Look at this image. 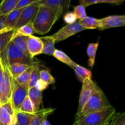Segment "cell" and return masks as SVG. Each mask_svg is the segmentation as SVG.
I'll use <instances>...</instances> for the list:
<instances>
[{"label": "cell", "mask_w": 125, "mask_h": 125, "mask_svg": "<svg viewBox=\"0 0 125 125\" xmlns=\"http://www.w3.org/2000/svg\"><path fill=\"white\" fill-rule=\"evenodd\" d=\"M3 65V74H2V92L5 103L10 102L13 85V78L12 77L8 67Z\"/></svg>", "instance_id": "cell-9"}, {"label": "cell", "mask_w": 125, "mask_h": 125, "mask_svg": "<svg viewBox=\"0 0 125 125\" xmlns=\"http://www.w3.org/2000/svg\"><path fill=\"white\" fill-rule=\"evenodd\" d=\"M27 37L22 36V35H17L14 37L12 39L11 41L14 43V45L22 51L24 54H25L27 56L31 57L28 52V48H27ZM32 58V57H31Z\"/></svg>", "instance_id": "cell-22"}, {"label": "cell", "mask_w": 125, "mask_h": 125, "mask_svg": "<svg viewBox=\"0 0 125 125\" xmlns=\"http://www.w3.org/2000/svg\"><path fill=\"white\" fill-rule=\"evenodd\" d=\"M98 42L96 43H90L89 44L87 49L89 60H88V65L91 68H93L95 62V56H96V51L98 47Z\"/></svg>", "instance_id": "cell-24"}, {"label": "cell", "mask_w": 125, "mask_h": 125, "mask_svg": "<svg viewBox=\"0 0 125 125\" xmlns=\"http://www.w3.org/2000/svg\"><path fill=\"white\" fill-rule=\"evenodd\" d=\"M15 114L10 102L0 105V125H12Z\"/></svg>", "instance_id": "cell-13"}, {"label": "cell", "mask_w": 125, "mask_h": 125, "mask_svg": "<svg viewBox=\"0 0 125 125\" xmlns=\"http://www.w3.org/2000/svg\"><path fill=\"white\" fill-rule=\"evenodd\" d=\"M111 106V103L104 93L99 87L98 85H97L93 95L84 105L79 115L76 117L75 118L101 111Z\"/></svg>", "instance_id": "cell-3"}, {"label": "cell", "mask_w": 125, "mask_h": 125, "mask_svg": "<svg viewBox=\"0 0 125 125\" xmlns=\"http://www.w3.org/2000/svg\"><path fill=\"white\" fill-rule=\"evenodd\" d=\"M28 96L33 103L35 112L40 110V105L42 103V92L39 91L34 87H33L29 88L28 90Z\"/></svg>", "instance_id": "cell-15"}, {"label": "cell", "mask_w": 125, "mask_h": 125, "mask_svg": "<svg viewBox=\"0 0 125 125\" xmlns=\"http://www.w3.org/2000/svg\"><path fill=\"white\" fill-rule=\"evenodd\" d=\"M13 89H12L10 103L12 105L14 112H17L20 111L23 101L26 97L28 96V90L29 87L28 85L20 84L14 78H13Z\"/></svg>", "instance_id": "cell-5"}, {"label": "cell", "mask_w": 125, "mask_h": 125, "mask_svg": "<svg viewBox=\"0 0 125 125\" xmlns=\"http://www.w3.org/2000/svg\"><path fill=\"white\" fill-rule=\"evenodd\" d=\"M26 41L28 52L32 58L42 53L43 45L40 37L34 36L33 35H30L27 37Z\"/></svg>", "instance_id": "cell-12"}, {"label": "cell", "mask_w": 125, "mask_h": 125, "mask_svg": "<svg viewBox=\"0 0 125 125\" xmlns=\"http://www.w3.org/2000/svg\"><path fill=\"white\" fill-rule=\"evenodd\" d=\"M115 113V109L111 106L101 111L75 118L74 123L76 125H106L111 122Z\"/></svg>", "instance_id": "cell-2"}, {"label": "cell", "mask_w": 125, "mask_h": 125, "mask_svg": "<svg viewBox=\"0 0 125 125\" xmlns=\"http://www.w3.org/2000/svg\"><path fill=\"white\" fill-rule=\"evenodd\" d=\"M63 20L67 24H70L76 22L77 18L73 12H68L65 14Z\"/></svg>", "instance_id": "cell-34"}, {"label": "cell", "mask_w": 125, "mask_h": 125, "mask_svg": "<svg viewBox=\"0 0 125 125\" xmlns=\"http://www.w3.org/2000/svg\"><path fill=\"white\" fill-rule=\"evenodd\" d=\"M49 84H47L46 83L44 82L43 81L41 80V79H39L37 81L36 84H35L34 87L37 89V90L40 92H43V90H45L46 88L48 87Z\"/></svg>", "instance_id": "cell-36"}, {"label": "cell", "mask_w": 125, "mask_h": 125, "mask_svg": "<svg viewBox=\"0 0 125 125\" xmlns=\"http://www.w3.org/2000/svg\"><path fill=\"white\" fill-rule=\"evenodd\" d=\"M19 0H4L0 4V16L7 15L15 9Z\"/></svg>", "instance_id": "cell-21"}, {"label": "cell", "mask_w": 125, "mask_h": 125, "mask_svg": "<svg viewBox=\"0 0 125 125\" xmlns=\"http://www.w3.org/2000/svg\"><path fill=\"white\" fill-rule=\"evenodd\" d=\"M98 1L99 0H81V1H79V4L85 8L86 7L90 6V5L98 4Z\"/></svg>", "instance_id": "cell-38"}, {"label": "cell", "mask_w": 125, "mask_h": 125, "mask_svg": "<svg viewBox=\"0 0 125 125\" xmlns=\"http://www.w3.org/2000/svg\"><path fill=\"white\" fill-rule=\"evenodd\" d=\"M40 6L39 0H37L35 2L31 4L30 6L23 9V11L21 13L20 15L13 28V29L17 30L23 26L29 23V22H33Z\"/></svg>", "instance_id": "cell-7"}, {"label": "cell", "mask_w": 125, "mask_h": 125, "mask_svg": "<svg viewBox=\"0 0 125 125\" xmlns=\"http://www.w3.org/2000/svg\"><path fill=\"white\" fill-rule=\"evenodd\" d=\"M53 56L55 58L57 59V60L60 61L61 62H63V63L67 65L69 67H72L73 69L78 65V63H76L74 61H72V59L67 54H65L63 51H61V50L56 49V50H55L53 54Z\"/></svg>", "instance_id": "cell-19"}, {"label": "cell", "mask_w": 125, "mask_h": 125, "mask_svg": "<svg viewBox=\"0 0 125 125\" xmlns=\"http://www.w3.org/2000/svg\"><path fill=\"white\" fill-rule=\"evenodd\" d=\"M40 38L43 45L42 53L49 56H53L54 52L56 50L54 47L55 42L54 41L53 39H51L50 35Z\"/></svg>", "instance_id": "cell-18"}, {"label": "cell", "mask_w": 125, "mask_h": 125, "mask_svg": "<svg viewBox=\"0 0 125 125\" xmlns=\"http://www.w3.org/2000/svg\"><path fill=\"white\" fill-rule=\"evenodd\" d=\"M31 65H28L26 64H23V63H16L10 66H9L8 68L12 74V77L14 79H16L17 77L19 76L21 74L25 72L28 68Z\"/></svg>", "instance_id": "cell-26"}, {"label": "cell", "mask_w": 125, "mask_h": 125, "mask_svg": "<svg viewBox=\"0 0 125 125\" xmlns=\"http://www.w3.org/2000/svg\"><path fill=\"white\" fill-rule=\"evenodd\" d=\"M1 101H0V105H1Z\"/></svg>", "instance_id": "cell-46"}, {"label": "cell", "mask_w": 125, "mask_h": 125, "mask_svg": "<svg viewBox=\"0 0 125 125\" xmlns=\"http://www.w3.org/2000/svg\"><path fill=\"white\" fill-rule=\"evenodd\" d=\"M54 111L55 109L50 107L39 110L32 115L29 125H43L44 120L47 119L48 116L51 115Z\"/></svg>", "instance_id": "cell-14"}, {"label": "cell", "mask_w": 125, "mask_h": 125, "mask_svg": "<svg viewBox=\"0 0 125 125\" xmlns=\"http://www.w3.org/2000/svg\"><path fill=\"white\" fill-rule=\"evenodd\" d=\"M100 30L124 26L125 25V15H111L100 19Z\"/></svg>", "instance_id": "cell-11"}, {"label": "cell", "mask_w": 125, "mask_h": 125, "mask_svg": "<svg viewBox=\"0 0 125 125\" xmlns=\"http://www.w3.org/2000/svg\"><path fill=\"white\" fill-rule=\"evenodd\" d=\"M84 29H100V19L87 16L85 18L79 21Z\"/></svg>", "instance_id": "cell-20"}, {"label": "cell", "mask_w": 125, "mask_h": 125, "mask_svg": "<svg viewBox=\"0 0 125 125\" xmlns=\"http://www.w3.org/2000/svg\"><path fill=\"white\" fill-rule=\"evenodd\" d=\"M109 125H125V113L116 112L109 122Z\"/></svg>", "instance_id": "cell-32"}, {"label": "cell", "mask_w": 125, "mask_h": 125, "mask_svg": "<svg viewBox=\"0 0 125 125\" xmlns=\"http://www.w3.org/2000/svg\"><path fill=\"white\" fill-rule=\"evenodd\" d=\"M32 23V21L29 22L27 24L23 26L20 28L16 30L15 34L13 35V37L17 36V35H22V36L25 37L32 35V34L35 33Z\"/></svg>", "instance_id": "cell-27"}, {"label": "cell", "mask_w": 125, "mask_h": 125, "mask_svg": "<svg viewBox=\"0 0 125 125\" xmlns=\"http://www.w3.org/2000/svg\"><path fill=\"white\" fill-rule=\"evenodd\" d=\"M58 19L52 9L46 6H40L32 23L35 33L39 34L48 33Z\"/></svg>", "instance_id": "cell-1"}, {"label": "cell", "mask_w": 125, "mask_h": 125, "mask_svg": "<svg viewBox=\"0 0 125 125\" xmlns=\"http://www.w3.org/2000/svg\"><path fill=\"white\" fill-rule=\"evenodd\" d=\"M19 111L26 112V113L31 114H33L35 112L33 103L28 96H26L23 101Z\"/></svg>", "instance_id": "cell-30"}, {"label": "cell", "mask_w": 125, "mask_h": 125, "mask_svg": "<svg viewBox=\"0 0 125 125\" xmlns=\"http://www.w3.org/2000/svg\"><path fill=\"white\" fill-rule=\"evenodd\" d=\"M16 30L11 29L7 31L0 32V56L4 51L9 43L13 39Z\"/></svg>", "instance_id": "cell-16"}, {"label": "cell", "mask_w": 125, "mask_h": 125, "mask_svg": "<svg viewBox=\"0 0 125 125\" xmlns=\"http://www.w3.org/2000/svg\"><path fill=\"white\" fill-rule=\"evenodd\" d=\"M2 74H3V68L0 70V101H1V104L6 103L4 99L3 95H2Z\"/></svg>", "instance_id": "cell-39"}, {"label": "cell", "mask_w": 125, "mask_h": 125, "mask_svg": "<svg viewBox=\"0 0 125 125\" xmlns=\"http://www.w3.org/2000/svg\"><path fill=\"white\" fill-rule=\"evenodd\" d=\"M74 70L77 78L81 83H83L85 79H92V72L87 68L78 65Z\"/></svg>", "instance_id": "cell-25"}, {"label": "cell", "mask_w": 125, "mask_h": 125, "mask_svg": "<svg viewBox=\"0 0 125 125\" xmlns=\"http://www.w3.org/2000/svg\"><path fill=\"white\" fill-rule=\"evenodd\" d=\"M15 117L19 125H29L31 120L32 117V115L31 114L26 113V112H15Z\"/></svg>", "instance_id": "cell-28"}, {"label": "cell", "mask_w": 125, "mask_h": 125, "mask_svg": "<svg viewBox=\"0 0 125 125\" xmlns=\"http://www.w3.org/2000/svg\"><path fill=\"white\" fill-rule=\"evenodd\" d=\"M70 2V0H39L40 6H46L52 9L58 18L64 11H68Z\"/></svg>", "instance_id": "cell-10"}, {"label": "cell", "mask_w": 125, "mask_h": 125, "mask_svg": "<svg viewBox=\"0 0 125 125\" xmlns=\"http://www.w3.org/2000/svg\"><path fill=\"white\" fill-rule=\"evenodd\" d=\"M43 125H50V122L47 120V119L44 120L43 122Z\"/></svg>", "instance_id": "cell-42"}, {"label": "cell", "mask_w": 125, "mask_h": 125, "mask_svg": "<svg viewBox=\"0 0 125 125\" xmlns=\"http://www.w3.org/2000/svg\"><path fill=\"white\" fill-rule=\"evenodd\" d=\"M0 63H1V59H0Z\"/></svg>", "instance_id": "cell-45"}, {"label": "cell", "mask_w": 125, "mask_h": 125, "mask_svg": "<svg viewBox=\"0 0 125 125\" xmlns=\"http://www.w3.org/2000/svg\"><path fill=\"white\" fill-rule=\"evenodd\" d=\"M37 0H19L15 9H24L35 2ZM14 9V10H15Z\"/></svg>", "instance_id": "cell-35"}, {"label": "cell", "mask_w": 125, "mask_h": 125, "mask_svg": "<svg viewBox=\"0 0 125 125\" xmlns=\"http://www.w3.org/2000/svg\"><path fill=\"white\" fill-rule=\"evenodd\" d=\"M40 79L48 84H53L55 83V79L50 73V70L47 68L40 69Z\"/></svg>", "instance_id": "cell-31"}, {"label": "cell", "mask_w": 125, "mask_h": 125, "mask_svg": "<svg viewBox=\"0 0 125 125\" xmlns=\"http://www.w3.org/2000/svg\"><path fill=\"white\" fill-rule=\"evenodd\" d=\"M82 83H83V85H82L80 96H79V106H78V111H77L76 117H78L84 105L86 104L89 98L93 95L96 86L98 85L92 79H85Z\"/></svg>", "instance_id": "cell-8"}, {"label": "cell", "mask_w": 125, "mask_h": 125, "mask_svg": "<svg viewBox=\"0 0 125 125\" xmlns=\"http://www.w3.org/2000/svg\"><path fill=\"white\" fill-rule=\"evenodd\" d=\"M6 15H2L0 16V32H2L7 31L11 30L6 27L5 24V20H6Z\"/></svg>", "instance_id": "cell-37"}, {"label": "cell", "mask_w": 125, "mask_h": 125, "mask_svg": "<svg viewBox=\"0 0 125 125\" xmlns=\"http://www.w3.org/2000/svg\"><path fill=\"white\" fill-rule=\"evenodd\" d=\"M18 125V122H17V119H16V117H15H15L13 119V122H12V125Z\"/></svg>", "instance_id": "cell-41"}, {"label": "cell", "mask_w": 125, "mask_h": 125, "mask_svg": "<svg viewBox=\"0 0 125 125\" xmlns=\"http://www.w3.org/2000/svg\"><path fill=\"white\" fill-rule=\"evenodd\" d=\"M23 10V9H15L6 15L5 24L7 28L10 29H13V28Z\"/></svg>", "instance_id": "cell-17"}, {"label": "cell", "mask_w": 125, "mask_h": 125, "mask_svg": "<svg viewBox=\"0 0 125 125\" xmlns=\"http://www.w3.org/2000/svg\"><path fill=\"white\" fill-rule=\"evenodd\" d=\"M31 73L30 80H29V88L33 87L35 86L37 81L40 79V64L39 62L34 61L32 65Z\"/></svg>", "instance_id": "cell-23"}, {"label": "cell", "mask_w": 125, "mask_h": 125, "mask_svg": "<svg viewBox=\"0 0 125 125\" xmlns=\"http://www.w3.org/2000/svg\"><path fill=\"white\" fill-rule=\"evenodd\" d=\"M84 30V28L82 26L80 23L79 21H76L73 24H67L56 33L50 35V37L53 39L56 43L65 40L67 38L73 36Z\"/></svg>", "instance_id": "cell-6"}, {"label": "cell", "mask_w": 125, "mask_h": 125, "mask_svg": "<svg viewBox=\"0 0 125 125\" xmlns=\"http://www.w3.org/2000/svg\"><path fill=\"white\" fill-rule=\"evenodd\" d=\"M106 125H109V123H107V124H106Z\"/></svg>", "instance_id": "cell-44"}, {"label": "cell", "mask_w": 125, "mask_h": 125, "mask_svg": "<svg viewBox=\"0 0 125 125\" xmlns=\"http://www.w3.org/2000/svg\"><path fill=\"white\" fill-rule=\"evenodd\" d=\"M73 9V13L76 17L77 20L79 21L82 20L87 17L86 12H85V8L82 5H78V6H74Z\"/></svg>", "instance_id": "cell-33"}, {"label": "cell", "mask_w": 125, "mask_h": 125, "mask_svg": "<svg viewBox=\"0 0 125 125\" xmlns=\"http://www.w3.org/2000/svg\"><path fill=\"white\" fill-rule=\"evenodd\" d=\"M2 68H3V65L2 64V62H1V63H0V70L1 69H2Z\"/></svg>", "instance_id": "cell-43"}, {"label": "cell", "mask_w": 125, "mask_h": 125, "mask_svg": "<svg viewBox=\"0 0 125 125\" xmlns=\"http://www.w3.org/2000/svg\"><path fill=\"white\" fill-rule=\"evenodd\" d=\"M124 0H99L98 4L100 3H108L115 5H120L123 2Z\"/></svg>", "instance_id": "cell-40"}, {"label": "cell", "mask_w": 125, "mask_h": 125, "mask_svg": "<svg viewBox=\"0 0 125 125\" xmlns=\"http://www.w3.org/2000/svg\"><path fill=\"white\" fill-rule=\"evenodd\" d=\"M32 68V66H31L29 68H28L25 72H23L22 74L18 77H17L15 79V80L19 83L21 85H28L29 86V80H30V76H31V73Z\"/></svg>", "instance_id": "cell-29"}, {"label": "cell", "mask_w": 125, "mask_h": 125, "mask_svg": "<svg viewBox=\"0 0 125 125\" xmlns=\"http://www.w3.org/2000/svg\"><path fill=\"white\" fill-rule=\"evenodd\" d=\"M2 64L7 67L16 63L32 65L34 62L33 58L27 56L20 50L12 41L10 42L0 56Z\"/></svg>", "instance_id": "cell-4"}]
</instances>
